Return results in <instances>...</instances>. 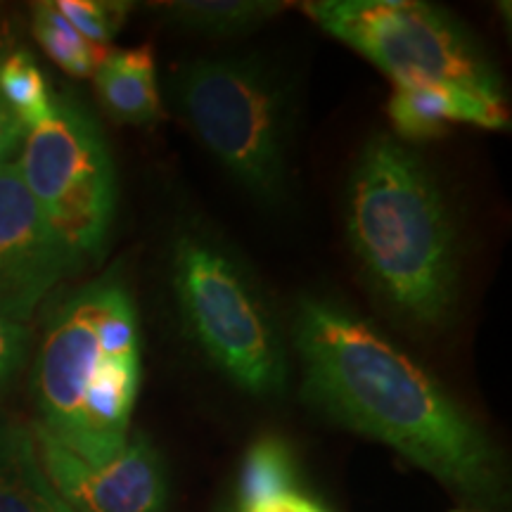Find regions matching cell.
<instances>
[{
	"mask_svg": "<svg viewBox=\"0 0 512 512\" xmlns=\"http://www.w3.org/2000/svg\"><path fill=\"white\" fill-rule=\"evenodd\" d=\"M294 339L311 406L399 451L463 501L501 508V453L411 356L366 320L311 297L299 304Z\"/></svg>",
	"mask_w": 512,
	"mask_h": 512,
	"instance_id": "1",
	"label": "cell"
},
{
	"mask_svg": "<svg viewBox=\"0 0 512 512\" xmlns=\"http://www.w3.org/2000/svg\"><path fill=\"white\" fill-rule=\"evenodd\" d=\"M34 387L38 427L57 444L88 465H105L124 451L140 389V332L117 268L53 311Z\"/></svg>",
	"mask_w": 512,
	"mask_h": 512,
	"instance_id": "2",
	"label": "cell"
},
{
	"mask_svg": "<svg viewBox=\"0 0 512 512\" xmlns=\"http://www.w3.org/2000/svg\"><path fill=\"white\" fill-rule=\"evenodd\" d=\"M347 235L370 285L411 323L441 325L458 299L456 230L415 152L377 133L356 159Z\"/></svg>",
	"mask_w": 512,
	"mask_h": 512,
	"instance_id": "3",
	"label": "cell"
},
{
	"mask_svg": "<svg viewBox=\"0 0 512 512\" xmlns=\"http://www.w3.org/2000/svg\"><path fill=\"white\" fill-rule=\"evenodd\" d=\"M178 110L200 143L261 202L287 195L290 93L256 57L183 64L174 79Z\"/></svg>",
	"mask_w": 512,
	"mask_h": 512,
	"instance_id": "4",
	"label": "cell"
},
{
	"mask_svg": "<svg viewBox=\"0 0 512 512\" xmlns=\"http://www.w3.org/2000/svg\"><path fill=\"white\" fill-rule=\"evenodd\" d=\"M174 287L185 323L211 361L249 394H280L285 349L266 306L230 256L183 235L174 249Z\"/></svg>",
	"mask_w": 512,
	"mask_h": 512,
	"instance_id": "5",
	"label": "cell"
},
{
	"mask_svg": "<svg viewBox=\"0 0 512 512\" xmlns=\"http://www.w3.org/2000/svg\"><path fill=\"white\" fill-rule=\"evenodd\" d=\"M17 169L57 238L81 261L98 259L117 214V176L91 114L55 98L48 119L24 136Z\"/></svg>",
	"mask_w": 512,
	"mask_h": 512,
	"instance_id": "6",
	"label": "cell"
},
{
	"mask_svg": "<svg viewBox=\"0 0 512 512\" xmlns=\"http://www.w3.org/2000/svg\"><path fill=\"white\" fill-rule=\"evenodd\" d=\"M306 15L380 67L394 83L444 81L501 93V83L463 24L413 0H318Z\"/></svg>",
	"mask_w": 512,
	"mask_h": 512,
	"instance_id": "7",
	"label": "cell"
},
{
	"mask_svg": "<svg viewBox=\"0 0 512 512\" xmlns=\"http://www.w3.org/2000/svg\"><path fill=\"white\" fill-rule=\"evenodd\" d=\"M81 266L57 238L17 164L0 166V316L27 323L41 299Z\"/></svg>",
	"mask_w": 512,
	"mask_h": 512,
	"instance_id": "8",
	"label": "cell"
},
{
	"mask_svg": "<svg viewBox=\"0 0 512 512\" xmlns=\"http://www.w3.org/2000/svg\"><path fill=\"white\" fill-rule=\"evenodd\" d=\"M38 458L55 491L76 512H164L166 472L145 434H133L124 451L105 465H88L57 444L41 427L34 430Z\"/></svg>",
	"mask_w": 512,
	"mask_h": 512,
	"instance_id": "9",
	"label": "cell"
},
{
	"mask_svg": "<svg viewBox=\"0 0 512 512\" xmlns=\"http://www.w3.org/2000/svg\"><path fill=\"white\" fill-rule=\"evenodd\" d=\"M387 114L396 136L408 143H430L444 138L451 124L503 131L510 121L503 93L444 81L394 83Z\"/></svg>",
	"mask_w": 512,
	"mask_h": 512,
	"instance_id": "10",
	"label": "cell"
},
{
	"mask_svg": "<svg viewBox=\"0 0 512 512\" xmlns=\"http://www.w3.org/2000/svg\"><path fill=\"white\" fill-rule=\"evenodd\" d=\"M95 91L112 119L150 126L162 119L157 64L150 46L112 50L95 72Z\"/></svg>",
	"mask_w": 512,
	"mask_h": 512,
	"instance_id": "11",
	"label": "cell"
},
{
	"mask_svg": "<svg viewBox=\"0 0 512 512\" xmlns=\"http://www.w3.org/2000/svg\"><path fill=\"white\" fill-rule=\"evenodd\" d=\"M0 512H76L50 484L34 434L10 418H0Z\"/></svg>",
	"mask_w": 512,
	"mask_h": 512,
	"instance_id": "12",
	"label": "cell"
},
{
	"mask_svg": "<svg viewBox=\"0 0 512 512\" xmlns=\"http://www.w3.org/2000/svg\"><path fill=\"white\" fill-rule=\"evenodd\" d=\"M290 494H297V467L290 446L278 437L254 441L238 477L240 512L256 510Z\"/></svg>",
	"mask_w": 512,
	"mask_h": 512,
	"instance_id": "13",
	"label": "cell"
},
{
	"mask_svg": "<svg viewBox=\"0 0 512 512\" xmlns=\"http://www.w3.org/2000/svg\"><path fill=\"white\" fill-rule=\"evenodd\" d=\"M287 3L273 0H181L164 3L162 10L178 27L209 36H238L278 15Z\"/></svg>",
	"mask_w": 512,
	"mask_h": 512,
	"instance_id": "14",
	"label": "cell"
},
{
	"mask_svg": "<svg viewBox=\"0 0 512 512\" xmlns=\"http://www.w3.org/2000/svg\"><path fill=\"white\" fill-rule=\"evenodd\" d=\"M34 36L46 50L50 60L64 72L76 76V79H88L112 53L110 46H98L83 38L72 24L60 15L55 3H36L34 5Z\"/></svg>",
	"mask_w": 512,
	"mask_h": 512,
	"instance_id": "15",
	"label": "cell"
},
{
	"mask_svg": "<svg viewBox=\"0 0 512 512\" xmlns=\"http://www.w3.org/2000/svg\"><path fill=\"white\" fill-rule=\"evenodd\" d=\"M0 98L27 131L48 119L55 98L29 50L17 48L0 55Z\"/></svg>",
	"mask_w": 512,
	"mask_h": 512,
	"instance_id": "16",
	"label": "cell"
},
{
	"mask_svg": "<svg viewBox=\"0 0 512 512\" xmlns=\"http://www.w3.org/2000/svg\"><path fill=\"white\" fill-rule=\"evenodd\" d=\"M55 8L83 38L107 46L124 29L133 5L119 0H60Z\"/></svg>",
	"mask_w": 512,
	"mask_h": 512,
	"instance_id": "17",
	"label": "cell"
},
{
	"mask_svg": "<svg viewBox=\"0 0 512 512\" xmlns=\"http://www.w3.org/2000/svg\"><path fill=\"white\" fill-rule=\"evenodd\" d=\"M29 347V330L19 320L0 316V394L15 380Z\"/></svg>",
	"mask_w": 512,
	"mask_h": 512,
	"instance_id": "18",
	"label": "cell"
},
{
	"mask_svg": "<svg viewBox=\"0 0 512 512\" xmlns=\"http://www.w3.org/2000/svg\"><path fill=\"white\" fill-rule=\"evenodd\" d=\"M24 136H27V128L19 124V119L0 98V166L10 162L12 152L22 145Z\"/></svg>",
	"mask_w": 512,
	"mask_h": 512,
	"instance_id": "19",
	"label": "cell"
},
{
	"mask_svg": "<svg viewBox=\"0 0 512 512\" xmlns=\"http://www.w3.org/2000/svg\"><path fill=\"white\" fill-rule=\"evenodd\" d=\"M249 512H325L318 503L309 501V498L299 496V494H290V496H280L275 501L261 505V508L249 510Z\"/></svg>",
	"mask_w": 512,
	"mask_h": 512,
	"instance_id": "20",
	"label": "cell"
},
{
	"mask_svg": "<svg viewBox=\"0 0 512 512\" xmlns=\"http://www.w3.org/2000/svg\"><path fill=\"white\" fill-rule=\"evenodd\" d=\"M456 512H465V510H456Z\"/></svg>",
	"mask_w": 512,
	"mask_h": 512,
	"instance_id": "21",
	"label": "cell"
}]
</instances>
